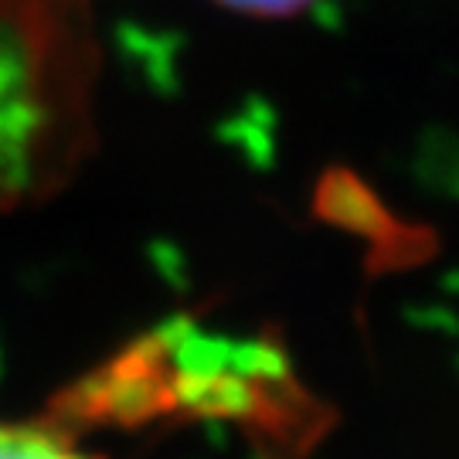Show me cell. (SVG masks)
<instances>
[{
  "instance_id": "1",
  "label": "cell",
  "mask_w": 459,
  "mask_h": 459,
  "mask_svg": "<svg viewBox=\"0 0 459 459\" xmlns=\"http://www.w3.org/2000/svg\"><path fill=\"white\" fill-rule=\"evenodd\" d=\"M0 459H106L85 449L62 422L51 419H21L0 422Z\"/></svg>"
},
{
  "instance_id": "2",
  "label": "cell",
  "mask_w": 459,
  "mask_h": 459,
  "mask_svg": "<svg viewBox=\"0 0 459 459\" xmlns=\"http://www.w3.org/2000/svg\"><path fill=\"white\" fill-rule=\"evenodd\" d=\"M225 7L231 11H246V14H296V11H303L310 0H221Z\"/></svg>"
}]
</instances>
